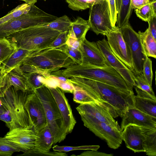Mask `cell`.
Returning a JSON list of instances; mask_svg holds the SVG:
<instances>
[{
    "instance_id": "1",
    "label": "cell",
    "mask_w": 156,
    "mask_h": 156,
    "mask_svg": "<svg viewBox=\"0 0 156 156\" xmlns=\"http://www.w3.org/2000/svg\"><path fill=\"white\" fill-rule=\"evenodd\" d=\"M74 64L73 60L63 51L47 48L32 52L20 68L24 73L39 72L50 74Z\"/></svg>"
},
{
    "instance_id": "2",
    "label": "cell",
    "mask_w": 156,
    "mask_h": 156,
    "mask_svg": "<svg viewBox=\"0 0 156 156\" xmlns=\"http://www.w3.org/2000/svg\"><path fill=\"white\" fill-rule=\"evenodd\" d=\"M31 91L17 90L12 86L0 97L5 109L0 115V120L5 122L9 130L17 128H33L25 108L27 97Z\"/></svg>"
},
{
    "instance_id": "3",
    "label": "cell",
    "mask_w": 156,
    "mask_h": 156,
    "mask_svg": "<svg viewBox=\"0 0 156 156\" xmlns=\"http://www.w3.org/2000/svg\"><path fill=\"white\" fill-rule=\"evenodd\" d=\"M62 72L63 75L68 78L75 77L96 80L127 92H133L129 90L118 72L108 65L97 66L84 64H74L62 69Z\"/></svg>"
},
{
    "instance_id": "4",
    "label": "cell",
    "mask_w": 156,
    "mask_h": 156,
    "mask_svg": "<svg viewBox=\"0 0 156 156\" xmlns=\"http://www.w3.org/2000/svg\"><path fill=\"white\" fill-rule=\"evenodd\" d=\"M45 25L24 29L6 37L15 44L17 48L33 51L45 49L61 33Z\"/></svg>"
},
{
    "instance_id": "5",
    "label": "cell",
    "mask_w": 156,
    "mask_h": 156,
    "mask_svg": "<svg viewBox=\"0 0 156 156\" xmlns=\"http://www.w3.org/2000/svg\"><path fill=\"white\" fill-rule=\"evenodd\" d=\"M72 78L96 91L121 117L128 108L133 107V92H127L113 86L96 80L78 77Z\"/></svg>"
},
{
    "instance_id": "6",
    "label": "cell",
    "mask_w": 156,
    "mask_h": 156,
    "mask_svg": "<svg viewBox=\"0 0 156 156\" xmlns=\"http://www.w3.org/2000/svg\"><path fill=\"white\" fill-rule=\"evenodd\" d=\"M41 101L44 108L47 125L51 133L54 144L63 141L68 134L55 101L46 86L33 91Z\"/></svg>"
},
{
    "instance_id": "7",
    "label": "cell",
    "mask_w": 156,
    "mask_h": 156,
    "mask_svg": "<svg viewBox=\"0 0 156 156\" xmlns=\"http://www.w3.org/2000/svg\"><path fill=\"white\" fill-rule=\"evenodd\" d=\"M57 17L45 12L34 4L31 5L27 12L0 25V38L6 37L24 29L47 24Z\"/></svg>"
},
{
    "instance_id": "8",
    "label": "cell",
    "mask_w": 156,
    "mask_h": 156,
    "mask_svg": "<svg viewBox=\"0 0 156 156\" xmlns=\"http://www.w3.org/2000/svg\"><path fill=\"white\" fill-rule=\"evenodd\" d=\"M78 112L84 125L96 136L105 140L109 147L116 149L119 147L123 140L121 131L112 128L90 115Z\"/></svg>"
},
{
    "instance_id": "9",
    "label": "cell",
    "mask_w": 156,
    "mask_h": 156,
    "mask_svg": "<svg viewBox=\"0 0 156 156\" xmlns=\"http://www.w3.org/2000/svg\"><path fill=\"white\" fill-rule=\"evenodd\" d=\"M90 9L88 20L90 29L97 35L105 36L116 27L112 24L107 0H94Z\"/></svg>"
},
{
    "instance_id": "10",
    "label": "cell",
    "mask_w": 156,
    "mask_h": 156,
    "mask_svg": "<svg viewBox=\"0 0 156 156\" xmlns=\"http://www.w3.org/2000/svg\"><path fill=\"white\" fill-rule=\"evenodd\" d=\"M120 29L131 52L134 67L133 73L134 74L141 73L144 62L147 56L139 34L133 30L129 23Z\"/></svg>"
},
{
    "instance_id": "11",
    "label": "cell",
    "mask_w": 156,
    "mask_h": 156,
    "mask_svg": "<svg viewBox=\"0 0 156 156\" xmlns=\"http://www.w3.org/2000/svg\"><path fill=\"white\" fill-rule=\"evenodd\" d=\"M108 45L115 55L133 72L134 67L131 55L120 29L117 26L105 35Z\"/></svg>"
},
{
    "instance_id": "12",
    "label": "cell",
    "mask_w": 156,
    "mask_h": 156,
    "mask_svg": "<svg viewBox=\"0 0 156 156\" xmlns=\"http://www.w3.org/2000/svg\"><path fill=\"white\" fill-rule=\"evenodd\" d=\"M96 43L107 64L118 72L126 82L129 90L133 92V88L135 85L133 73L113 54L105 39L99 40Z\"/></svg>"
},
{
    "instance_id": "13",
    "label": "cell",
    "mask_w": 156,
    "mask_h": 156,
    "mask_svg": "<svg viewBox=\"0 0 156 156\" xmlns=\"http://www.w3.org/2000/svg\"><path fill=\"white\" fill-rule=\"evenodd\" d=\"M4 137L24 153L34 148L37 135L33 128H17L9 130Z\"/></svg>"
},
{
    "instance_id": "14",
    "label": "cell",
    "mask_w": 156,
    "mask_h": 156,
    "mask_svg": "<svg viewBox=\"0 0 156 156\" xmlns=\"http://www.w3.org/2000/svg\"><path fill=\"white\" fill-rule=\"evenodd\" d=\"M25 108L36 133L47 125L44 108L39 99L34 91H31L27 95Z\"/></svg>"
},
{
    "instance_id": "15",
    "label": "cell",
    "mask_w": 156,
    "mask_h": 156,
    "mask_svg": "<svg viewBox=\"0 0 156 156\" xmlns=\"http://www.w3.org/2000/svg\"><path fill=\"white\" fill-rule=\"evenodd\" d=\"M47 87L54 99L62 116L66 132L67 134L71 133L76 123V121L64 92L57 86Z\"/></svg>"
},
{
    "instance_id": "16",
    "label": "cell",
    "mask_w": 156,
    "mask_h": 156,
    "mask_svg": "<svg viewBox=\"0 0 156 156\" xmlns=\"http://www.w3.org/2000/svg\"><path fill=\"white\" fill-rule=\"evenodd\" d=\"M76 109L78 112H82L90 115L112 128L121 131L117 121L113 117L107 106L101 102L94 101L80 104Z\"/></svg>"
},
{
    "instance_id": "17",
    "label": "cell",
    "mask_w": 156,
    "mask_h": 156,
    "mask_svg": "<svg viewBox=\"0 0 156 156\" xmlns=\"http://www.w3.org/2000/svg\"><path fill=\"white\" fill-rule=\"evenodd\" d=\"M12 86L17 90L30 91L27 85L24 72L20 66L7 73L0 74V97L3 96L6 91Z\"/></svg>"
},
{
    "instance_id": "18",
    "label": "cell",
    "mask_w": 156,
    "mask_h": 156,
    "mask_svg": "<svg viewBox=\"0 0 156 156\" xmlns=\"http://www.w3.org/2000/svg\"><path fill=\"white\" fill-rule=\"evenodd\" d=\"M121 118L120 128L122 131L129 124L156 129V118L146 114L134 107L128 108Z\"/></svg>"
},
{
    "instance_id": "19",
    "label": "cell",
    "mask_w": 156,
    "mask_h": 156,
    "mask_svg": "<svg viewBox=\"0 0 156 156\" xmlns=\"http://www.w3.org/2000/svg\"><path fill=\"white\" fill-rule=\"evenodd\" d=\"M121 136L127 148L134 153L145 152L143 144L144 136L142 127L129 125L122 131Z\"/></svg>"
},
{
    "instance_id": "20",
    "label": "cell",
    "mask_w": 156,
    "mask_h": 156,
    "mask_svg": "<svg viewBox=\"0 0 156 156\" xmlns=\"http://www.w3.org/2000/svg\"><path fill=\"white\" fill-rule=\"evenodd\" d=\"M80 50L83 58L82 64L97 66L108 65L96 42L85 38L81 43Z\"/></svg>"
},
{
    "instance_id": "21",
    "label": "cell",
    "mask_w": 156,
    "mask_h": 156,
    "mask_svg": "<svg viewBox=\"0 0 156 156\" xmlns=\"http://www.w3.org/2000/svg\"><path fill=\"white\" fill-rule=\"evenodd\" d=\"M33 51L17 48L15 51L2 63L0 74L7 73L13 69L20 66L26 58Z\"/></svg>"
},
{
    "instance_id": "22",
    "label": "cell",
    "mask_w": 156,
    "mask_h": 156,
    "mask_svg": "<svg viewBox=\"0 0 156 156\" xmlns=\"http://www.w3.org/2000/svg\"><path fill=\"white\" fill-rule=\"evenodd\" d=\"M37 137L34 150L44 152L50 151L54 144L51 131L47 125L37 133Z\"/></svg>"
},
{
    "instance_id": "23",
    "label": "cell",
    "mask_w": 156,
    "mask_h": 156,
    "mask_svg": "<svg viewBox=\"0 0 156 156\" xmlns=\"http://www.w3.org/2000/svg\"><path fill=\"white\" fill-rule=\"evenodd\" d=\"M90 29L88 20L78 17L73 22L69 36L74 38L80 42L86 38V34Z\"/></svg>"
},
{
    "instance_id": "24",
    "label": "cell",
    "mask_w": 156,
    "mask_h": 156,
    "mask_svg": "<svg viewBox=\"0 0 156 156\" xmlns=\"http://www.w3.org/2000/svg\"><path fill=\"white\" fill-rule=\"evenodd\" d=\"M50 74L39 72H24L27 85L30 90L33 91L46 85Z\"/></svg>"
},
{
    "instance_id": "25",
    "label": "cell",
    "mask_w": 156,
    "mask_h": 156,
    "mask_svg": "<svg viewBox=\"0 0 156 156\" xmlns=\"http://www.w3.org/2000/svg\"><path fill=\"white\" fill-rule=\"evenodd\" d=\"M144 136L143 147L146 154L156 156V129L142 127Z\"/></svg>"
},
{
    "instance_id": "26",
    "label": "cell",
    "mask_w": 156,
    "mask_h": 156,
    "mask_svg": "<svg viewBox=\"0 0 156 156\" xmlns=\"http://www.w3.org/2000/svg\"><path fill=\"white\" fill-rule=\"evenodd\" d=\"M133 107L141 112L156 118V100L134 95Z\"/></svg>"
},
{
    "instance_id": "27",
    "label": "cell",
    "mask_w": 156,
    "mask_h": 156,
    "mask_svg": "<svg viewBox=\"0 0 156 156\" xmlns=\"http://www.w3.org/2000/svg\"><path fill=\"white\" fill-rule=\"evenodd\" d=\"M138 33L147 56L155 58L156 40L152 36L148 28L144 32L139 31Z\"/></svg>"
},
{
    "instance_id": "28",
    "label": "cell",
    "mask_w": 156,
    "mask_h": 156,
    "mask_svg": "<svg viewBox=\"0 0 156 156\" xmlns=\"http://www.w3.org/2000/svg\"><path fill=\"white\" fill-rule=\"evenodd\" d=\"M133 9L130 0H122L120 8L117 14L116 23L119 28H121L129 23Z\"/></svg>"
},
{
    "instance_id": "29",
    "label": "cell",
    "mask_w": 156,
    "mask_h": 156,
    "mask_svg": "<svg viewBox=\"0 0 156 156\" xmlns=\"http://www.w3.org/2000/svg\"><path fill=\"white\" fill-rule=\"evenodd\" d=\"M73 22L66 15L58 17L51 22L45 24L47 27L58 30L61 32H69L71 30Z\"/></svg>"
},
{
    "instance_id": "30",
    "label": "cell",
    "mask_w": 156,
    "mask_h": 156,
    "mask_svg": "<svg viewBox=\"0 0 156 156\" xmlns=\"http://www.w3.org/2000/svg\"><path fill=\"white\" fill-rule=\"evenodd\" d=\"M17 49L15 44L6 37L0 38V62L2 63Z\"/></svg>"
},
{
    "instance_id": "31",
    "label": "cell",
    "mask_w": 156,
    "mask_h": 156,
    "mask_svg": "<svg viewBox=\"0 0 156 156\" xmlns=\"http://www.w3.org/2000/svg\"><path fill=\"white\" fill-rule=\"evenodd\" d=\"M30 7V5L26 3L19 5L5 16L0 18V25L26 13L29 10Z\"/></svg>"
},
{
    "instance_id": "32",
    "label": "cell",
    "mask_w": 156,
    "mask_h": 156,
    "mask_svg": "<svg viewBox=\"0 0 156 156\" xmlns=\"http://www.w3.org/2000/svg\"><path fill=\"white\" fill-rule=\"evenodd\" d=\"M74 86L73 100L75 102L80 104L98 101L84 90L78 86Z\"/></svg>"
},
{
    "instance_id": "33",
    "label": "cell",
    "mask_w": 156,
    "mask_h": 156,
    "mask_svg": "<svg viewBox=\"0 0 156 156\" xmlns=\"http://www.w3.org/2000/svg\"><path fill=\"white\" fill-rule=\"evenodd\" d=\"M20 151L18 148L4 137H0V156H11L14 152Z\"/></svg>"
},
{
    "instance_id": "34",
    "label": "cell",
    "mask_w": 156,
    "mask_h": 156,
    "mask_svg": "<svg viewBox=\"0 0 156 156\" xmlns=\"http://www.w3.org/2000/svg\"><path fill=\"white\" fill-rule=\"evenodd\" d=\"M135 12L138 17L147 22L153 16L156 15V11L149 4L135 9Z\"/></svg>"
},
{
    "instance_id": "35",
    "label": "cell",
    "mask_w": 156,
    "mask_h": 156,
    "mask_svg": "<svg viewBox=\"0 0 156 156\" xmlns=\"http://www.w3.org/2000/svg\"><path fill=\"white\" fill-rule=\"evenodd\" d=\"M60 50L64 51L71 58L74 64H80L82 63V56L80 49L72 47L66 44L61 48Z\"/></svg>"
},
{
    "instance_id": "36",
    "label": "cell",
    "mask_w": 156,
    "mask_h": 156,
    "mask_svg": "<svg viewBox=\"0 0 156 156\" xmlns=\"http://www.w3.org/2000/svg\"><path fill=\"white\" fill-rule=\"evenodd\" d=\"M68 7L74 11H82L90 7L94 0H65Z\"/></svg>"
},
{
    "instance_id": "37",
    "label": "cell",
    "mask_w": 156,
    "mask_h": 156,
    "mask_svg": "<svg viewBox=\"0 0 156 156\" xmlns=\"http://www.w3.org/2000/svg\"><path fill=\"white\" fill-rule=\"evenodd\" d=\"M134 74L135 82L134 86L148 92L153 96H155L152 86H151L145 80L142 73H134Z\"/></svg>"
},
{
    "instance_id": "38",
    "label": "cell",
    "mask_w": 156,
    "mask_h": 156,
    "mask_svg": "<svg viewBox=\"0 0 156 156\" xmlns=\"http://www.w3.org/2000/svg\"><path fill=\"white\" fill-rule=\"evenodd\" d=\"M100 147L99 146L84 145L79 146H60L57 145L52 147L54 151L61 152H68L70 151L80 150H97Z\"/></svg>"
},
{
    "instance_id": "39",
    "label": "cell",
    "mask_w": 156,
    "mask_h": 156,
    "mask_svg": "<svg viewBox=\"0 0 156 156\" xmlns=\"http://www.w3.org/2000/svg\"><path fill=\"white\" fill-rule=\"evenodd\" d=\"M142 73L145 80L152 86L153 78L152 62L151 60L147 56L146 57L143 66Z\"/></svg>"
},
{
    "instance_id": "40",
    "label": "cell",
    "mask_w": 156,
    "mask_h": 156,
    "mask_svg": "<svg viewBox=\"0 0 156 156\" xmlns=\"http://www.w3.org/2000/svg\"><path fill=\"white\" fill-rule=\"evenodd\" d=\"M69 32H61L47 48L60 49L65 45L67 40Z\"/></svg>"
},
{
    "instance_id": "41",
    "label": "cell",
    "mask_w": 156,
    "mask_h": 156,
    "mask_svg": "<svg viewBox=\"0 0 156 156\" xmlns=\"http://www.w3.org/2000/svg\"><path fill=\"white\" fill-rule=\"evenodd\" d=\"M19 155L37 156H66L67 154L64 152L54 151L53 152H44L31 149L26 152L23 153Z\"/></svg>"
},
{
    "instance_id": "42",
    "label": "cell",
    "mask_w": 156,
    "mask_h": 156,
    "mask_svg": "<svg viewBox=\"0 0 156 156\" xmlns=\"http://www.w3.org/2000/svg\"><path fill=\"white\" fill-rule=\"evenodd\" d=\"M109 9L111 21L112 26L115 27L117 20V12L115 0H107Z\"/></svg>"
},
{
    "instance_id": "43",
    "label": "cell",
    "mask_w": 156,
    "mask_h": 156,
    "mask_svg": "<svg viewBox=\"0 0 156 156\" xmlns=\"http://www.w3.org/2000/svg\"><path fill=\"white\" fill-rule=\"evenodd\" d=\"M64 92L73 93L75 90V86L69 80L66 81H61L58 80L57 86Z\"/></svg>"
},
{
    "instance_id": "44",
    "label": "cell",
    "mask_w": 156,
    "mask_h": 156,
    "mask_svg": "<svg viewBox=\"0 0 156 156\" xmlns=\"http://www.w3.org/2000/svg\"><path fill=\"white\" fill-rule=\"evenodd\" d=\"M148 28L153 37L156 40V15L153 16L147 22Z\"/></svg>"
},
{
    "instance_id": "45",
    "label": "cell",
    "mask_w": 156,
    "mask_h": 156,
    "mask_svg": "<svg viewBox=\"0 0 156 156\" xmlns=\"http://www.w3.org/2000/svg\"><path fill=\"white\" fill-rule=\"evenodd\" d=\"M113 155L112 154H106L94 150L84 151L78 155L79 156H112Z\"/></svg>"
},
{
    "instance_id": "46",
    "label": "cell",
    "mask_w": 156,
    "mask_h": 156,
    "mask_svg": "<svg viewBox=\"0 0 156 156\" xmlns=\"http://www.w3.org/2000/svg\"><path fill=\"white\" fill-rule=\"evenodd\" d=\"M134 87L137 93V96L142 98L156 100V96L152 95L148 92L140 89L134 86Z\"/></svg>"
},
{
    "instance_id": "47",
    "label": "cell",
    "mask_w": 156,
    "mask_h": 156,
    "mask_svg": "<svg viewBox=\"0 0 156 156\" xmlns=\"http://www.w3.org/2000/svg\"><path fill=\"white\" fill-rule=\"evenodd\" d=\"M50 76L57 79V80L61 81H66L69 80V78L64 76L62 74V69L58 70L51 72L50 73Z\"/></svg>"
},
{
    "instance_id": "48",
    "label": "cell",
    "mask_w": 156,
    "mask_h": 156,
    "mask_svg": "<svg viewBox=\"0 0 156 156\" xmlns=\"http://www.w3.org/2000/svg\"><path fill=\"white\" fill-rule=\"evenodd\" d=\"M148 4V0H130L131 6L133 9L140 8Z\"/></svg>"
},
{
    "instance_id": "49",
    "label": "cell",
    "mask_w": 156,
    "mask_h": 156,
    "mask_svg": "<svg viewBox=\"0 0 156 156\" xmlns=\"http://www.w3.org/2000/svg\"><path fill=\"white\" fill-rule=\"evenodd\" d=\"M81 43L75 38L69 36L68 35L66 44L72 47L80 49Z\"/></svg>"
},
{
    "instance_id": "50",
    "label": "cell",
    "mask_w": 156,
    "mask_h": 156,
    "mask_svg": "<svg viewBox=\"0 0 156 156\" xmlns=\"http://www.w3.org/2000/svg\"><path fill=\"white\" fill-rule=\"evenodd\" d=\"M149 4L152 6L154 10L156 11V0H148Z\"/></svg>"
},
{
    "instance_id": "51",
    "label": "cell",
    "mask_w": 156,
    "mask_h": 156,
    "mask_svg": "<svg viewBox=\"0 0 156 156\" xmlns=\"http://www.w3.org/2000/svg\"><path fill=\"white\" fill-rule=\"evenodd\" d=\"M122 0H115L116 6L117 13H118L121 5Z\"/></svg>"
},
{
    "instance_id": "52",
    "label": "cell",
    "mask_w": 156,
    "mask_h": 156,
    "mask_svg": "<svg viewBox=\"0 0 156 156\" xmlns=\"http://www.w3.org/2000/svg\"><path fill=\"white\" fill-rule=\"evenodd\" d=\"M23 1L25 2L26 3L30 4V5L32 4H34L36 3L37 0H19Z\"/></svg>"
},
{
    "instance_id": "53",
    "label": "cell",
    "mask_w": 156,
    "mask_h": 156,
    "mask_svg": "<svg viewBox=\"0 0 156 156\" xmlns=\"http://www.w3.org/2000/svg\"><path fill=\"white\" fill-rule=\"evenodd\" d=\"M5 111V109L0 99V115Z\"/></svg>"
},
{
    "instance_id": "54",
    "label": "cell",
    "mask_w": 156,
    "mask_h": 156,
    "mask_svg": "<svg viewBox=\"0 0 156 156\" xmlns=\"http://www.w3.org/2000/svg\"><path fill=\"white\" fill-rule=\"evenodd\" d=\"M2 64V63L1 62H0V70Z\"/></svg>"
},
{
    "instance_id": "55",
    "label": "cell",
    "mask_w": 156,
    "mask_h": 156,
    "mask_svg": "<svg viewBox=\"0 0 156 156\" xmlns=\"http://www.w3.org/2000/svg\"><path fill=\"white\" fill-rule=\"evenodd\" d=\"M44 0V1H46V0Z\"/></svg>"
}]
</instances>
